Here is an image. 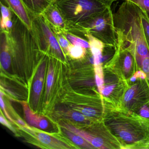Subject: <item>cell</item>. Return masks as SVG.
<instances>
[{
  "mask_svg": "<svg viewBox=\"0 0 149 149\" xmlns=\"http://www.w3.org/2000/svg\"><path fill=\"white\" fill-rule=\"evenodd\" d=\"M61 128V131L63 132V134L79 148L88 149H96L95 147L78 134H76L62 127Z\"/></svg>",
  "mask_w": 149,
  "mask_h": 149,
  "instance_id": "4fadbf2b",
  "label": "cell"
},
{
  "mask_svg": "<svg viewBox=\"0 0 149 149\" xmlns=\"http://www.w3.org/2000/svg\"><path fill=\"white\" fill-rule=\"evenodd\" d=\"M85 48L80 46L70 45L67 51L71 58L75 60H79L84 58L86 55Z\"/></svg>",
  "mask_w": 149,
  "mask_h": 149,
  "instance_id": "ac0fdd59",
  "label": "cell"
},
{
  "mask_svg": "<svg viewBox=\"0 0 149 149\" xmlns=\"http://www.w3.org/2000/svg\"><path fill=\"white\" fill-rule=\"evenodd\" d=\"M103 67L115 70L126 80L139 69L134 49L125 46L119 39L115 54Z\"/></svg>",
  "mask_w": 149,
  "mask_h": 149,
  "instance_id": "8992f818",
  "label": "cell"
},
{
  "mask_svg": "<svg viewBox=\"0 0 149 149\" xmlns=\"http://www.w3.org/2000/svg\"><path fill=\"white\" fill-rule=\"evenodd\" d=\"M58 42L60 44L61 47L63 48L64 49H68V48L70 46L69 42L66 38L61 36H59L58 37Z\"/></svg>",
  "mask_w": 149,
  "mask_h": 149,
  "instance_id": "4316f807",
  "label": "cell"
},
{
  "mask_svg": "<svg viewBox=\"0 0 149 149\" xmlns=\"http://www.w3.org/2000/svg\"><path fill=\"white\" fill-rule=\"evenodd\" d=\"M95 74V81L98 89V92L101 94L104 84V73L103 67L101 65L94 66Z\"/></svg>",
  "mask_w": 149,
  "mask_h": 149,
  "instance_id": "e0dca14e",
  "label": "cell"
},
{
  "mask_svg": "<svg viewBox=\"0 0 149 149\" xmlns=\"http://www.w3.org/2000/svg\"><path fill=\"white\" fill-rule=\"evenodd\" d=\"M42 26L43 32L48 40L50 47L59 57H61L62 59H63V54L62 51L61 49V46H60L58 41L57 40L55 36L53 35V33L50 31V29L46 25L42 24Z\"/></svg>",
  "mask_w": 149,
  "mask_h": 149,
  "instance_id": "2e32d148",
  "label": "cell"
},
{
  "mask_svg": "<svg viewBox=\"0 0 149 149\" xmlns=\"http://www.w3.org/2000/svg\"><path fill=\"white\" fill-rule=\"evenodd\" d=\"M60 114V115L64 116L67 118H70V120L78 123H84L88 125H91L95 123V122L84 116L81 112L72 109L68 110H63L61 111Z\"/></svg>",
  "mask_w": 149,
  "mask_h": 149,
  "instance_id": "7c38bea8",
  "label": "cell"
},
{
  "mask_svg": "<svg viewBox=\"0 0 149 149\" xmlns=\"http://www.w3.org/2000/svg\"><path fill=\"white\" fill-rule=\"evenodd\" d=\"M55 70L54 66L52 63L49 64L47 76L46 83V92L45 96L46 98L47 99L49 96L50 91L52 88L54 82Z\"/></svg>",
  "mask_w": 149,
  "mask_h": 149,
  "instance_id": "d6986e66",
  "label": "cell"
},
{
  "mask_svg": "<svg viewBox=\"0 0 149 149\" xmlns=\"http://www.w3.org/2000/svg\"><path fill=\"white\" fill-rule=\"evenodd\" d=\"M104 84L101 94L117 109L128 86L127 80L113 70L103 68Z\"/></svg>",
  "mask_w": 149,
  "mask_h": 149,
  "instance_id": "ba28073f",
  "label": "cell"
},
{
  "mask_svg": "<svg viewBox=\"0 0 149 149\" xmlns=\"http://www.w3.org/2000/svg\"><path fill=\"white\" fill-rule=\"evenodd\" d=\"M118 1V0H114V1Z\"/></svg>",
  "mask_w": 149,
  "mask_h": 149,
  "instance_id": "4dcf8cb0",
  "label": "cell"
},
{
  "mask_svg": "<svg viewBox=\"0 0 149 149\" xmlns=\"http://www.w3.org/2000/svg\"><path fill=\"white\" fill-rule=\"evenodd\" d=\"M149 99V80L138 78L128 85L117 111L130 114Z\"/></svg>",
  "mask_w": 149,
  "mask_h": 149,
  "instance_id": "52a82bcc",
  "label": "cell"
},
{
  "mask_svg": "<svg viewBox=\"0 0 149 149\" xmlns=\"http://www.w3.org/2000/svg\"><path fill=\"white\" fill-rule=\"evenodd\" d=\"M1 14L2 18L1 19L3 20L6 19H10V12L9 9L3 5H1Z\"/></svg>",
  "mask_w": 149,
  "mask_h": 149,
  "instance_id": "83f0119b",
  "label": "cell"
},
{
  "mask_svg": "<svg viewBox=\"0 0 149 149\" xmlns=\"http://www.w3.org/2000/svg\"><path fill=\"white\" fill-rule=\"evenodd\" d=\"M114 0H61L57 4L64 19L83 24L111 8Z\"/></svg>",
  "mask_w": 149,
  "mask_h": 149,
  "instance_id": "3957f363",
  "label": "cell"
},
{
  "mask_svg": "<svg viewBox=\"0 0 149 149\" xmlns=\"http://www.w3.org/2000/svg\"><path fill=\"white\" fill-rule=\"evenodd\" d=\"M46 67V63L43 62L39 68L35 78L32 95V103L35 108L37 106L40 98L43 88Z\"/></svg>",
  "mask_w": 149,
  "mask_h": 149,
  "instance_id": "9c48e42d",
  "label": "cell"
},
{
  "mask_svg": "<svg viewBox=\"0 0 149 149\" xmlns=\"http://www.w3.org/2000/svg\"><path fill=\"white\" fill-rule=\"evenodd\" d=\"M49 17L50 21L55 26L59 27H63V21L60 13L56 9H50L49 14Z\"/></svg>",
  "mask_w": 149,
  "mask_h": 149,
  "instance_id": "44dd1931",
  "label": "cell"
},
{
  "mask_svg": "<svg viewBox=\"0 0 149 149\" xmlns=\"http://www.w3.org/2000/svg\"><path fill=\"white\" fill-rule=\"evenodd\" d=\"M19 133L29 143L46 149H80L69 139L59 133H49L27 125L22 126L18 124Z\"/></svg>",
  "mask_w": 149,
  "mask_h": 149,
  "instance_id": "277c9868",
  "label": "cell"
},
{
  "mask_svg": "<svg viewBox=\"0 0 149 149\" xmlns=\"http://www.w3.org/2000/svg\"><path fill=\"white\" fill-rule=\"evenodd\" d=\"M14 11L27 26H30L29 18L20 0H7Z\"/></svg>",
  "mask_w": 149,
  "mask_h": 149,
  "instance_id": "5bb4252c",
  "label": "cell"
},
{
  "mask_svg": "<svg viewBox=\"0 0 149 149\" xmlns=\"http://www.w3.org/2000/svg\"><path fill=\"white\" fill-rule=\"evenodd\" d=\"M104 123L122 145V149H141L149 142V127L132 115L116 111Z\"/></svg>",
  "mask_w": 149,
  "mask_h": 149,
  "instance_id": "7a4b0ae2",
  "label": "cell"
},
{
  "mask_svg": "<svg viewBox=\"0 0 149 149\" xmlns=\"http://www.w3.org/2000/svg\"><path fill=\"white\" fill-rule=\"evenodd\" d=\"M128 1L135 3L139 6L145 10L146 12L149 11V0H123Z\"/></svg>",
  "mask_w": 149,
  "mask_h": 149,
  "instance_id": "cb8c5ba5",
  "label": "cell"
},
{
  "mask_svg": "<svg viewBox=\"0 0 149 149\" xmlns=\"http://www.w3.org/2000/svg\"><path fill=\"white\" fill-rule=\"evenodd\" d=\"M11 63V56L7 49H4L1 54V63L4 69L7 70L10 67Z\"/></svg>",
  "mask_w": 149,
  "mask_h": 149,
  "instance_id": "603a6c76",
  "label": "cell"
},
{
  "mask_svg": "<svg viewBox=\"0 0 149 149\" xmlns=\"http://www.w3.org/2000/svg\"><path fill=\"white\" fill-rule=\"evenodd\" d=\"M141 18L146 41L149 49V15L147 12L142 8Z\"/></svg>",
  "mask_w": 149,
  "mask_h": 149,
  "instance_id": "ffe728a7",
  "label": "cell"
},
{
  "mask_svg": "<svg viewBox=\"0 0 149 149\" xmlns=\"http://www.w3.org/2000/svg\"><path fill=\"white\" fill-rule=\"evenodd\" d=\"M141 12L142 8L136 4L124 1L113 14L118 37L134 47L139 66L141 65L145 58L149 57V49L144 34Z\"/></svg>",
  "mask_w": 149,
  "mask_h": 149,
  "instance_id": "6da1fadb",
  "label": "cell"
},
{
  "mask_svg": "<svg viewBox=\"0 0 149 149\" xmlns=\"http://www.w3.org/2000/svg\"><path fill=\"white\" fill-rule=\"evenodd\" d=\"M22 104L23 106L25 117L30 125L39 128L40 130H45L48 128V122L45 118L33 113L26 102H22Z\"/></svg>",
  "mask_w": 149,
  "mask_h": 149,
  "instance_id": "30bf717a",
  "label": "cell"
},
{
  "mask_svg": "<svg viewBox=\"0 0 149 149\" xmlns=\"http://www.w3.org/2000/svg\"><path fill=\"white\" fill-rule=\"evenodd\" d=\"M3 95H4V94H3L2 91H1V109L3 110L5 115H6V117L8 118V120H9L10 122L13 123L14 124H15V121H14L13 119L12 118L10 117L8 112H7L6 109V105H5V102H4V100H3V97H2Z\"/></svg>",
  "mask_w": 149,
  "mask_h": 149,
  "instance_id": "d4e9b609",
  "label": "cell"
},
{
  "mask_svg": "<svg viewBox=\"0 0 149 149\" xmlns=\"http://www.w3.org/2000/svg\"><path fill=\"white\" fill-rule=\"evenodd\" d=\"M147 12V13H148V15H149V12Z\"/></svg>",
  "mask_w": 149,
  "mask_h": 149,
  "instance_id": "f546056e",
  "label": "cell"
},
{
  "mask_svg": "<svg viewBox=\"0 0 149 149\" xmlns=\"http://www.w3.org/2000/svg\"><path fill=\"white\" fill-rule=\"evenodd\" d=\"M83 24L88 34H90L106 45L116 47L118 43V34L111 8Z\"/></svg>",
  "mask_w": 149,
  "mask_h": 149,
  "instance_id": "5b68a950",
  "label": "cell"
},
{
  "mask_svg": "<svg viewBox=\"0 0 149 149\" xmlns=\"http://www.w3.org/2000/svg\"><path fill=\"white\" fill-rule=\"evenodd\" d=\"M129 115L136 118L149 127V99Z\"/></svg>",
  "mask_w": 149,
  "mask_h": 149,
  "instance_id": "9a60e30c",
  "label": "cell"
},
{
  "mask_svg": "<svg viewBox=\"0 0 149 149\" xmlns=\"http://www.w3.org/2000/svg\"><path fill=\"white\" fill-rule=\"evenodd\" d=\"M66 37L67 40L72 45L81 46L85 48H90L89 42L85 40L79 38V37H77V36L72 35L70 34H67L66 35Z\"/></svg>",
  "mask_w": 149,
  "mask_h": 149,
  "instance_id": "7402d4cb",
  "label": "cell"
},
{
  "mask_svg": "<svg viewBox=\"0 0 149 149\" xmlns=\"http://www.w3.org/2000/svg\"><path fill=\"white\" fill-rule=\"evenodd\" d=\"M88 39L91 51L94 59V66L102 64L103 52L105 44L90 34H88Z\"/></svg>",
  "mask_w": 149,
  "mask_h": 149,
  "instance_id": "8fae6325",
  "label": "cell"
},
{
  "mask_svg": "<svg viewBox=\"0 0 149 149\" xmlns=\"http://www.w3.org/2000/svg\"><path fill=\"white\" fill-rule=\"evenodd\" d=\"M0 122L1 123V124L3 125L6 126V127L8 128L10 130L12 131L13 133L15 134H16L17 132H16V130L13 127L12 125L10 124V123L7 121L5 118L4 116H3L2 114V111H1V116H0Z\"/></svg>",
  "mask_w": 149,
  "mask_h": 149,
  "instance_id": "484cf974",
  "label": "cell"
},
{
  "mask_svg": "<svg viewBox=\"0 0 149 149\" xmlns=\"http://www.w3.org/2000/svg\"><path fill=\"white\" fill-rule=\"evenodd\" d=\"M137 78L145 79L147 78L145 73L141 69H138L134 73V74Z\"/></svg>",
  "mask_w": 149,
  "mask_h": 149,
  "instance_id": "f1b7e54d",
  "label": "cell"
}]
</instances>
